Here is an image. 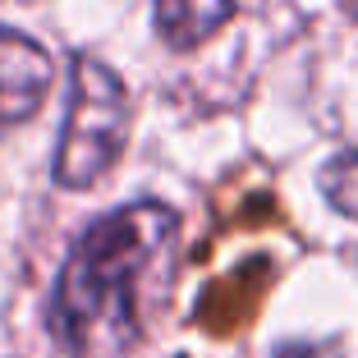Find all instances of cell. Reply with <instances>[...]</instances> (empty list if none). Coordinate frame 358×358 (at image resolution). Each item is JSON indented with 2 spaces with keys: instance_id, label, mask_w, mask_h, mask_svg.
<instances>
[{
  "instance_id": "obj_1",
  "label": "cell",
  "mask_w": 358,
  "mask_h": 358,
  "mask_svg": "<svg viewBox=\"0 0 358 358\" xmlns=\"http://www.w3.org/2000/svg\"><path fill=\"white\" fill-rule=\"evenodd\" d=\"M175 248L179 216L166 202H129L92 221L64 257L46 308L55 345L74 358L134 349L170 289Z\"/></svg>"
},
{
  "instance_id": "obj_2",
  "label": "cell",
  "mask_w": 358,
  "mask_h": 358,
  "mask_svg": "<svg viewBox=\"0 0 358 358\" xmlns=\"http://www.w3.org/2000/svg\"><path fill=\"white\" fill-rule=\"evenodd\" d=\"M134 124L124 78L96 55L69 60V106L55 143V184L60 189H92L96 179L120 161Z\"/></svg>"
},
{
  "instance_id": "obj_3",
  "label": "cell",
  "mask_w": 358,
  "mask_h": 358,
  "mask_svg": "<svg viewBox=\"0 0 358 358\" xmlns=\"http://www.w3.org/2000/svg\"><path fill=\"white\" fill-rule=\"evenodd\" d=\"M55 83V60L28 32L0 23V124H23L42 110Z\"/></svg>"
},
{
  "instance_id": "obj_4",
  "label": "cell",
  "mask_w": 358,
  "mask_h": 358,
  "mask_svg": "<svg viewBox=\"0 0 358 358\" xmlns=\"http://www.w3.org/2000/svg\"><path fill=\"white\" fill-rule=\"evenodd\" d=\"M239 10V0H157L152 23H157V37L175 51H193L207 37L225 28Z\"/></svg>"
},
{
  "instance_id": "obj_5",
  "label": "cell",
  "mask_w": 358,
  "mask_h": 358,
  "mask_svg": "<svg viewBox=\"0 0 358 358\" xmlns=\"http://www.w3.org/2000/svg\"><path fill=\"white\" fill-rule=\"evenodd\" d=\"M322 193H327V202L340 216L358 221V152H336V157L327 161V170H322Z\"/></svg>"
}]
</instances>
